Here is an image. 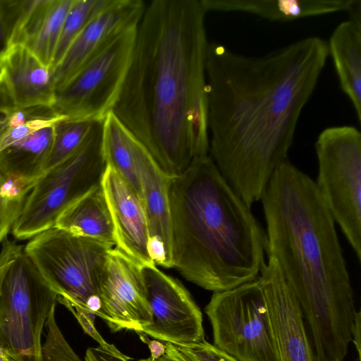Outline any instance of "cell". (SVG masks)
I'll list each match as a JSON object with an SVG mask.
<instances>
[{
	"mask_svg": "<svg viewBox=\"0 0 361 361\" xmlns=\"http://www.w3.org/2000/svg\"><path fill=\"white\" fill-rule=\"evenodd\" d=\"M85 361H94V360L90 359V358H89V357H85Z\"/></svg>",
	"mask_w": 361,
	"mask_h": 361,
	"instance_id": "obj_39",
	"label": "cell"
},
{
	"mask_svg": "<svg viewBox=\"0 0 361 361\" xmlns=\"http://www.w3.org/2000/svg\"><path fill=\"white\" fill-rule=\"evenodd\" d=\"M104 121H95L80 146L37 180L11 230L16 240H29L53 227L66 208L101 184L107 167Z\"/></svg>",
	"mask_w": 361,
	"mask_h": 361,
	"instance_id": "obj_7",
	"label": "cell"
},
{
	"mask_svg": "<svg viewBox=\"0 0 361 361\" xmlns=\"http://www.w3.org/2000/svg\"><path fill=\"white\" fill-rule=\"evenodd\" d=\"M34 185L0 170V244L19 218Z\"/></svg>",
	"mask_w": 361,
	"mask_h": 361,
	"instance_id": "obj_27",
	"label": "cell"
},
{
	"mask_svg": "<svg viewBox=\"0 0 361 361\" xmlns=\"http://www.w3.org/2000/svg\"><path fill=\"white\" fill-rule=\"evenodd\" d=\"M73 2V0H20L9 46H24L51 68L61 28Z\"/></svg>",
	"mask_w": 361,
	"mask_h": 361,
	"instance_id": "obj_18",
	"label": "cell"
},
{
	"mask_svg": "<svg viewBox=\"0 0 361 361\" xmlns=\"http://www.w3.org/2000/svg\"><path fill=\"white\" fill-rule=\"evenodd\" d=\"M137 26L110 40L56 91L51 107L58 116L101 120L112 111L130 65Z\"/></svg>",
	"mask_w": 361,
	"mask_h": 361,
	"instance_id": "obj_10",
	"label": "cell"
},
{
	"mask_svg": "<svg viewBox=\"0 0 361 361\" xmlns=\"http://www.w3.org/2000/svg\"><path fill=\"white\" fill-rule=\"evenodd\" d=\"M85 357L94 361H132L131 358L122 353L114 345L108 343L88 348Z\"/></svg>",
	"mask_w": 361,
	"mask_h": 361,
	"instance_id": "obj_30",
	"label": "cell"
},
{
	"mask_svg": "<svg viewBox=\"0 0 361 361\" xmlns=\"http://www.w3.org/2000/svg\"><path fill=\"white\" fill-rule=\"evenodd\" d=\"M58 295L24 250L6 237L0 250V350L13 361H41V334Z\"/></svg>",
	"mask_w": 361,
	"mask_h": 361,
	"instance_id": "obj_5",
	"label": "cell"
},
{
	"mask_svg": "<svg viewBox=\"0 0 361 361\" xmlns=\"http://www.w3.org/2000/svg\"><path fill=\"white\" fill-rule=\"evenodd\" d=\"M140 264L117 247L108 255L101 279V309L97 316L112 332H141L152 321V314Z\"/></svg>",
	"mask_w": 361,
	"mask_h": 361,
	"instance_id": "obj_12",
	"label": "cell"
},
{
	"mask_svg": "<svg viewBox=\"0 0 361 361\" xmlns=\"http://www.w3.org/2000/svg\"><path fill=\"white\" fill-rule=\"evenodd\" d=\"M329 56L327 41L317 36L260 56L208 43L209 154L248 207L288 160L300 116Z\"/></svg>",
	"mask_w": 361,
	"mask_h": 361,
	"instance_id": "obj_1",
	"label": "cell"
},
{
	"mask_svg": "<svg viewBox=\"0 0 361 361\" xmlns=\"http://www.w3.org/2000/svg\"><path fill=\"white\" fill-rule=\"evenodd\" d=\"M114 247L53 226L32 237L24 250L67 308L97 316L101 279Z\"/></svg>",
	"mask_w": 361,
	"mask_h": 361,
	"instance_id": "obj_6",
	"label": "cell"
},
{
	"mask_svg": "<svg viewBox=\"0 0 361 361\" xmlns=\"http://www.w3.org/2000/svg\"><path fill=\"white\" fill-rule=\"evenodd\" d=\"M15 107L4 82L0 77V129L9 111Z\"/></svg>",
	"mask_w": 361,
	"mask_h": 361,
	"instance_id": "obj_32",
	"label": "cell"
},
{
	"mask_svg": "<svg viewBox=\"0 0 361 361\" xmlns=\"http://www.w3.org/2000/svg\"><path fill=\"white\" fill-rule=\"evenodd\" d=\"M68 309L75 315L86 334L93 338L99 345L107 343L95 328L94 314L78 307H69Z\"/></svg>",
	"mask_w": 361,
	"mask_h": 361,
	"instance_id": "obj_31",
	"label": "cell"
},
{
	"mask_svg": "<svg viewBox=\"0 0 361 361\" xmlns=\"http://www.w3.org/2000/svg\"><path fill=\"white\" fill-rule=\"evenodd\" d=\"M101 185L114 224L115 247L141 264H154L141 198L123 177L108 164Z\"/></svg>",
	"mask_w": 361,
	"mask_h": 361,
	"instance_id": "obj_16",
	"label": "cell"
},
{
	"mask_svg": "<svg viewBox=\"0 0 361 361\" xmlns=\"http://www.w3.org/2000/svg\"><path fill=\"white\" fill-rule=\"evenodd\" d=\"M97 120L61 118L54 124V138L44 172L56 166L82 143Z\"/></svg>",
	"mask_w": 361,
	"mask_h": 361,
	"instance_id": "obj_26",
	"label": "cell"
},
{
	"mask_svg": "<svg viewBox=\"0 0 361 361\" xmlns=\"http://www.w3.org/2000/svg\"><path fill=\"white\" fill-rule=\"evenodd\" d=\"M328 43L340 87L350 101L361 123V21L349 19L338 24Z\"/></svg>",
	"mask_w": 361,
	"mask_h": 361,
	"instance_id": "obj_20",
	"label": "cell"
},
{
	"mask_svg": "<svg viewBox=\"0 0 361 361\" xmlns=\"http://www.w3.org/2000/svg\"><path fill=\"white\" fill-rule=\"evenodd\" d=\"M46 325L48 328L47 341L41 347V361H82L69 346L54 318V310L49 315Z\"/></svg>",
	"mask_w": 361,
	"mask_h": 361,
	"instance_id": "obj_28",
	"label": "cell"
},
{
	"mask_svg": "<svg viewBox=\"0 0 361 361\" xmlns=\"http://www.w3.org/2000/svg\"><path fill=\"white\" fill-rule=\"evenodd\" d=\"M137 361H173V360H172L171 358H169L167 355H166L164 354L161 357L157 358V359H153V358L149 357L147 358L140 359Z\"/></svg>",
	"mask_w": 361,
	"mask_h": 361,
	"instance_id": "obj_37",
	"label": "cell"
},
{
	"mask_svg": "<svg viewBox=\"0 0 361 361\" xmlns=\"http://www.w3.org/2000/svg\"><path fill=\"white\" fill-rule=\"evenodd\" d=\"M315 184L359 262L361 261V133L353 126L324 129L314 145Z\"/></svg>",
	"mask_w": 361,
	"mask_h": 361,
	"instance_id": "obj_8",
	"label": "cell"
},
{
	"mask_svg": "<svg viewBox=\"0 0 361 361\" xmlns=\"http://www.w3.org/2000/svg\"><path fill=\"white\" fill-rule=\"evenodd\" d=\"M169 196L173 268L214 293L259 277L267 233L209 154L195 157L183 175L171 179Z\"/></svg>",
	"mask_w": 361,
	"mask_h": 361,
	"instance_id": "obj_4",
	"label": "cell"
},
{
	"mask_svg": "<svg viewBox=\"0 0 361 361\" xmlns=\"http://www.w3.org/2000/svg\"><path fill=\"white\" fill-rule=\"evenodd\" d=\"M0 361H13V360L4 355H0Z\"/></svg>",
	"mask_w": 361,
	"mask_h": 361,
	"instance_id": "obj_38",
	"label": "cell"
},
{
	"mask_svg": "<svg viewBox=\"0 0 361 361\" xmlns=\"http://www.w3.org/2000/svg\"><path fill=\"white\" fill-rule=\"evenodd\" d=\"M260 200L267 256L295 295L316 361H343L357 310L336 223L315 182L288 160Z\"/></svg>",
	"mask_w": 361,
	"mask_h": 361,
	"instance_id": "obj_3",
	"label": "cell"
},
{
	"mask_svg": "<svg viewBox=\"0 0 361 361\" xmlns=\"http://www.w3.org/2000/svg\"><path fill=\"white\" fill-rule=\"evenodd\" d=\"M206 13L200 0L146 6L111 111L170 179L209 154Z\"/></svg>",
	"mask_w": 361,
	"mask_h": 361,
	"instance_id": "obj_2",
	"label": "cell"
},
{
	"mask_svg": "<svg viewBox=\"0 0 361 361\" xmlns=\"http://www.w3.org/2000/svg\"><path fill=\"white\" fill-rule=\"evenodd\" d=\"M0 77L16 107L54 102L53 70L21 44L10 45L0 55Z\"/></svg>",
	"mask_w": 361,
	"mask_h": 361,
	"instance_id": "obj_17",
	"label": "cell"
},
{
	"mask_svg": "<svg viewBox=\"0 0 361 361\" xmlns=\"http://www.w3.org/2000/svg\"><path fill=\"white\" fill-rule=\"evenodd\" d=\"M361 312L360 310L356 311L352 328H351V342H353L357 352V361H361Z\"/></svg>",
	"mask_w": 361,
	"mask_h": 361,
	"instance_id": "obj_34",
	"label": "cell"
},
{
	"mask_svg": "<svg viewBox=\"0 0 361 361\" xmlns=\"http://www.w3.org/2000/svg\"><path fill=\"white\" fill-rule=\"evenodd\" d=\"M54 226L113 247L116 244L111 212L101 184L66 208Z\"/></svg>",
	"mask_w": 361,
	"mask_h": 361,
	"instance_id": "obj_21",
	"label": "cell"
},
{
	"mask_svg": "<svg viewBox=\"0 0 361 361\" xmlns=\"http://www.w3.org/2000/svg\"><path fill=\"white\" fill-rule=\"evenodd\" d=\"M140 269L152 321L140 333L178 345L204 341L202 312L183 285L154 264Z\"/></svg>",
	"mask_w": 361,
	"mask_h": 361,
	"instance_id": "obj_11",
	"label": "cell"
},
{
	"mask_svg": "<svg viewBox=\"0 0 361 361\" xmlns=\"http://www.w3.org/2000/svg\"><path fill=\"white\" fill-rule=\"evenodd\" d=\"M114 1L115 0H73L56 44L51 66L52 70L88 23Z\"/></svg>",
	"mask_w": 361,
	"mask_h": 361,
	"instance_id": "obj_25",
	"label": "cell"
},
{
	"mask_svg": "<svg viewBox=\"0 0 361 361\" xmlns=\"http://www.w3.org/2000/svg\"><path fill=\"white\" fill-rule=\"evenodd\" d=\"M258 277L272 327L279 361H316L300 309L272 256Z\"/></svg>",
	"mask_w": 361,
	"mask_h": 361,
	"instance_id": "obj_13",
	"label": "cell"
},
{
	"mask_svg": "<svg viewBox=\"0 0 361 361\" xmlns=\"http://www.w3.org/2000/svg\"><path fill=\"white\" fill-rule=\"evenodd\" d=\"M10 32L0 4V55L9 47Z\"/></svg>",
	"mask_w": 361,
	"mask_h": 361,
	"instance_id": "obj_36",
	"label": "cell"
},
{
	"mask_svg": "<svg viewBox=\"0 0 361 361\" xmlns=\"http://www.w3.org/2000/svg\"><path fill=\"white\" fill-rule=\"evenodd\" d=\"M0 355H4L1 350H0Z\"/></svg>",
	"mask_w": 361,
	"mask_h": 361,
	"instance_id": "obj_40",
	"label": "cell"
},
{
	"mask_svg": "<svg viewBox=\"0 0 361 361\" xmlns=\"http://www.w3.org/2000/svg\"><path fill=\"white\" fill-rule=\"evenodd\" d=\"M165 355L173 361H197L181 345L169 342H164Z\"/></svg>",
	"mask_w": 361,
	"mask_h": 361,
	"instance_id": "obj_33",
	"label": "cell"
},
{
	"mask_svg": "<svg viewBox=\"0 0 361 361\" xmlns=\"http://www.w3.org/2000/svg\"><path fill=\"white\" fill-rule=\"evenodd\" d=\"M207 12H242L288 22L338 12L349 13L358 0H200Z\"/></svg>",
	"mask_w": 361,
	"mask_h": 361,
	"instance_id": "obj_19",
	"label": "cell"
},
{
	"mask_svg": "<svg viewBox=\"0 0 361 361\" xmlns=\"http://www.w3.org/2000/svg\"><path fill=\"white\" fill-rule=\"evenodd\" d=\"M140 340L147 344L150 351V357L157 359L165 354L164 343L158 340H149L148 336L142 333L137 334Z\"/></svg>",
	"mask_w": 361,
	"mask_h": 361,
	"instance_id": "obj_35",
	"label": "cell"
},
{
	"mask_svg": "<svg viewBox=\"0 0 361 361\" xmlns=\"http://www.w3.org/2000/svg\"><path fill=\"white\" fill-rule=\"evenodd\" d=\"M137 137L111 111L104 121V152L107 164L131 185L142 200L134 145Z\"/></svg>",
	"mask_w": 361,
	"mask_h": 361,
	"instance_id": "obj_23",
	"label": "cell"
},
{
	"mask_svg": "<svg viewBox=\"0 0 361 361\" xmlns=\"http://www.w3.org/2000/svg\"><path fill=\"white\" fill-rule=\"evenodd\" d=\"M61 118L51 106L13 107L0 129V152Z\"/></svg>",
	"mask_w": 361,
	"mask_h": 361,
	"instance_id": "obj_24",
	"label": "cell"
},
{
	"mask_svg": "<svg viewBox=\"0 0 361 361\" xmlns=\"http://www.w3.org/2000/svg\"><path fill=\"white\" fill-rule=\"evenodd\" d=\"M145 8L142 0H115L92 19L53 69L56 91L110 40L125 30L138 25Z\"/></svg>",
	"mask_w": 361,
	"mask_h": 361,
	"instance_id": "obj_15",
	"label": "cell"
},
{
	"mask_svg": "<svg viewBox=\"0 0 361 361\" xmlns=\"http://www.w3.org/2000/svg\"><path fill=\"white\" fill-rule=\"evenodd\" d=\"M134 152L148 227L150 257L154 265L173 268L171 214L169 196L171 179L159 169L137 138Z\"/></svg>",
	"mask_w": 361,
	"mask_h": 361,
	"instance_id": "obj_14",
	"label": "cell"
},
{
	"mask_svg": "<svg viewBox=\"0 0 361 361\" xmlns=\"http://www.w3.org/2000/svg\"><path fill=\"white\" fill-rule=\"evenodd\" d=\"M213 345L239 361H279L259 279L214 293L204 308Z\"/></svg>",
	"mask_w": 361,
	"mask_h": 361,
	"instance_id": "obj_9",
	"label": "cell"
},
{
	"mask_svg": "<svg viewBox=\"0 0 361 361\" xmlns=\"http://www.w3.org/2000/svg\"><path fill=\"white\" fill-rule=\"evenodd\" d=\"M180 345L197 361H239L205 340L197 343Z\"/></svg>",
	"mask_w": 361,
	"mask_h": 361,
	"instance_id": "obj_29",
	"label": "cell"
},
{
	"mask_svg": "<svg viewBox=\"0 0 361 361\" xmlns=\"http://www.w3.org/2000/svg\"><path fill=\"white\" fill-rule=\"evenodd\" d=\"M54 138V124L41 128L0 152V170L35 183L44 173Z\"/></svg>",
	"mask_w": 361,
	"mask_h": 361,
	"instance_id": "obj_22",
	"label": "cell"
}]
</instances>
